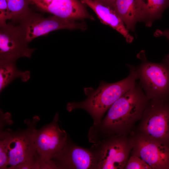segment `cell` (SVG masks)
<instances>
[{"label":"cell","instance_id":"obj_1","mask_svg":"<svg viewBox=\"0 0 169 169\" xmlns=\"http://www.w3.org/2000/svg\"><path fill=\"white\" fill-rule=\"evenodd\" d=\"M149 100L140 84H136L111 106L98 124L93 125L90 140L95 143L107 134L122 133L142 117Z\"/></svg>","mask_w":169,"mask_h":169},{"label":"cell","instance_id":"obj_2","mask_svg":"<svg viewBox=\"0 0 169 169\" xmlns=\"http://www.w3.org/2000/svg\"><path fill=\"white\" fill-rule=\"evenodd\" d=\"M129 68L130 74L124 79L112 83L102 81L96 90L84 88L87 98L81 102L68 103L67 110L70 111L76 109H83L92 116L93 125L98 124L111 106L136 84L138 76L135 68L130 65Z\"/></svg>","mask_w":169,"mask_h":169},{"label":"cell","instance_id":"obj_3","mask_svg":"<svg viewBox=\"0 0 169 169\" xmlns=\"http://www.w3.org/2000/svg\"><path fill=\"white\" fill-rule=\"evenodd\" d=\"M141 60L136 69L140 85L149 99L169 97V59L166 57L159 63L148 61L142 52L139 54Z\"/></svg>","mask_w":169,"mask_h":169},{"label":"cell","instance_id":"obj_4","mask_svg":"<svg viewBox=\"0 0 169 169\" xmlns=\"http://www.w3.org/2000/svg\"><path fill=\"white\" fill-rule=\"evenodd\" d=\"M168 98L151 100L142 115L141 127L144 136L163 142L169 134Z\"/></svg>","mask_w":169,"mask_h":169},{"label":"cell","instance_id":"obj_5","mask_svg":"<svg viewBox=\"0 0 169 169\" xmlns=\"http://www.w3.org/2000/svg\"><path fill=\"white\" fill-rule=\"evenodd\" d=\"M99 146L94 153L96 169L125 168L132 148L131 143L122 137L115 138L95 143Z\"/></svg>","mask_w":169,"mask_h":169},{"label":"cell","instance_id":"obj_6","mask_svg":"<svg viewBox=\"0 0 169 169\" xmlns=\"http://www.w3.org/2000/svg\"><path fill=\"white\" fill-rule=\"evenodd\" d=\"M18 22L28 43L54 30L84 28L82 23H76L74 20L64 19L54 15L45 18L31 12Z\"/></svg>","mask_w":169,"mask_h":169},{"label":"cell","instance_id":"obj_7","mask_svg":"<svg viewBox=\"0 0 169 169\" xmlns=\"http://www.w3.org/2000/svg\"><path fill=\"white\" fill-rule=\"evenodd\" d=\"M56 114L51 123L39 131H33L32 136L36 152L39 161H49L66 144L67 135L59 127Z\"/></svg>","mask_w":169,"mask_h":169},{"label":"cell","instance_id":"obj_8","mask_svg":"<svg viewBox=\"0 0 169 169\" xmlns=\"http://www.w3.org/2000/svg\"><path fill=\"white\" fill-rule=\"evenodd\" d=\"M28 43L19 25H0V60L16 61L21 57H30L34 49L29 48Z\"/></svg>","mask_w":169,"mask_h":169},{"label":"cell","instance_id":"obj_9","mask_svg":"<svg viewBox=\"0 0 169 169\" xmlns=\"http://www.w3.org/2000/svg\"><path fill=\"white\" fill-rule=\"evenodd\" d=\"M133 154L137 156L151 169H169V146L163 142L144 135L131 142Z\"/></svg>","mask_w":169,"mask_h":169},{"label":"cell","instance_id":"obj_10","mask_svg":"<svg viewBox=\"0 0 169 169\" xmlns=\"http://www.w3.org/2000/svg\"><path fill=\"white\" fill-rule=\"evenodd\" d=\"M32 132L4 136L8 157L9 169H15L18 165L34 159L36 151Z\"/></svg>","mask_w":169,"mask_h":169},{"label":"cell","instance_id":"obj_11","mask_svg":"<svg viewBox=\"0 0 169 169\" xmlns=\"http://www.w3.org/2000/svg\"><path fill=\"white\" fill-rule=\"evenodd\" d=\"M54 158L59 162L58 168L96 169V158L93 151L76 145L67 146L66 144Z\"/></svg>","mask_w":169,"mask_h":169},{"label":"cell","instance_id":"obj_12","mask_svg":"<svg viewBox=\"0 0 169 169\" xmlns=\"http://www.w3.org/2000/svg\"><path fill=\"white\" fill-rule=\"evenodd\" d=\"M80 0L94 11L102 23L109 25L119 32L125 38L127 42H132L133 37L130 34L129 30L113 8L92 0Z\"/></svg>","mask_w":169,"mask_h":169},{"label":"cell","instance_id":"obj_13","mask_svg":"<svg viewBox=\"0 0 169 169\" xmlns=\"http://www.w3.org/2000/svg\"><path fill=\"white\" fill-rule=\"evenodd\" d=\"M113 8L129 30L134 31L136 25L141 22L139 0H116Z\"/></svg>","mask_w":169,"mask_h":169},{"label":"cell","instance_id":"obj_14","mask_svg":"<svg viewBox=\"0 0 169 169\" xmlns=\"http://www.w3.org/2000/svg\"><path fill=\"white\" fill-rule=\"evenodd\" d=\"M141 9V21L147 27L161 17L164 11L169 7V0H139Z\"/></svg>","mask_w":169,"mask_h":169},{"label":"cell","instance_id":"obj_15","mask_svg":"<svg viewBox=\"0 0 169 169\" xmlns=\"http://www.w3.org/2000/svg\"><path fill=\"white\" fill-rule=\"evenodd\" d=\"M30 77L29 71H21L16 66V61L0 60V92L13 81L20 78L23 82H26Z\"/></svg>","mask_w":169,"mask_h":169},{"label":"cell","instance_id":"obj_16","mask_svg":"<svg viewBox=\"0 0 169 169\" xmlns=\"http://www.w3.org/2000/svg\"><path fill=\"white\" fill-rule=\"evenodd\" d=\"M126 169H151V168L143 160L133 154L129 159L125 166Z\"/></svg>","mask_w":169,"mask_h":169},{"label":"cell","instance_id":"obj_17","mask_svg":"<svg viewBox=\"0 0 169 169\" xmlns=\"http://www.w3.org/2000/svg\"><path fill=\"white\" fill-rule=\"evenodd\" d=\"M8 164V157L4 138H2L0 143V168L6 169Z\"/></svg>","mask_w":169,"mask_h":169},{"label":"cell","instance_id":"obj_18","mask_svg":"<svg viewBox=\"0 0 169 169\" xmlns=\"http://www.w3.org/2000/svg\"><path fill=\"white\" fill-rule=\"evenodd\" d=\"M11 19L6 0H0V25L6 23L8 19Z\"/></svg>","mask_w":169,"mask_h":169},{"label":"cell","instance_id":"obj_19","mask_svg":"<svg viewBox=\"0 0 169 169\" xmlns=\"http://www.w3.org/2000/svg\"><path fill=\"white\" fill-rule=\"evenodd\" d=\"M54 0H28L29 3L34 4L44 11L45 8Z\"/></svg>","mask_w":169,"mask_h":169},{"label":"cell","instance_id":"obj_20","mask_svg":"<svg viewBox=\"0 0 169 169\" xmlns=\"http://www.w3.org/2000/svg\"><path fill=\"white\" fill-rule=\"evenodd\" d=\"M104 5L113 8L116 0H92Z\"/></svg>","mask_w":169,"mask_h":169},{"label":"cell","instance_id":"obj_21","mask_svg":"<svg viewBox=\"0 0 169 169\" xmlns=\"http://www.w3.org/2000/svg\"><path fill=\"white\" fill-rule=\"evenodd\" d=\"M154 35L156 37L164 36L169 40V29L164 30L157 29L155 31Z\"/></svg>","mask_w":169,"mask_h":169},{"label":"cell","instance_id":"obj_22","mask_svg":"<svg viewBox=\"0 0 169 169\" xmlns=\"http://www.w3.org/2000/svg\"><path fill=\"white\" fill-rule=\"evenodd\" d=\"M167 140H168L169 141V134L168 137V139Z\"/></svg>","mask_w":169,"mask_h":169}]
</instances>
